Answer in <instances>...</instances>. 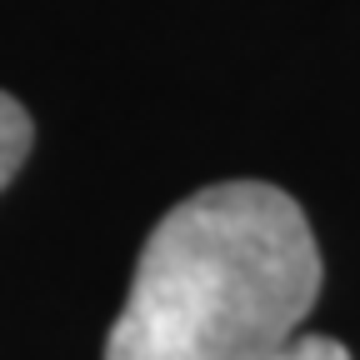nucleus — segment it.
Returning a JSON list of instances; mask_svg holds the SVG:
<instances>
[{"label":"nucleus","mask_w":360,"mask_h":360,"mask_svg":"<svg viewBox=\"0 0 360 360\" xmlns=\"http://www.w3.org/2000/svg\"><path fill=\"white\" fill-rule=\"evenodd\" d=\"M310 220L281 186L220 180L160 215L105 360H265L321 295Z\"/></svg>","instance_id":"nucleus-1"},{"label":"nucleus","mask_w":360,"mask_h":360,"mask_svg":"<svg viewBox=\"0 0 360 360\" xmlns=\"http://www.w3.org/2000/svg\"><path fill=\"white\" fill-rule=\"evenodd\" d=\"M30 141H35V125H30L25 105L0 90V191H6L11 180H15V170L25 165Z\"/></svg>","instance_id":"nucleus-2"},{"label":"nucleus","mask_w":360,"mask_h":360,"mask_svg":"<svg viewBox=\"0 0 360 360\" xmlns=\"http://www.w3.org/2000/svg\"><path fill=\"white\" fill-rule=\"evenodd\" d=\"M265 360H350V350L330 335H315V330H295L281 350H270Z\"/></svg>","instance_id":"nucleus-3"}]
</instances>
